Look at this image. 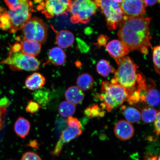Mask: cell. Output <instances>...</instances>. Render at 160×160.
<instances>
[{
	"instance_id": "6da1fadb",
	"label": "cell",
	"mask_w": 160,
	"mask_h": 160,
	"mask_svg": "<svg viewBox=\"0 0 160 160\" xmlns=\"http://www.w3.org/2000/svg\"><path fill=\"white\" fill-rule=\"evenodd\" d=\"M151 18L137 17L128 18L124 16L119 25L118 33L120 40L125 43L130 51H140L147 55L152 46L150 41L149 25Z\"/></svg>"
},
{
	"instance_id": "7a4b0ae2",
	"label": "cell",
	"mask_w": 160,
	"mask_h": 160,
	"mask_svg": "<svg viewBox=\"0 0 160 160\" xmlns=\"http://www.w3.org/2000/svg\"><path fill=\"white\" fill-rule=\"evenodd\" d=\"M115 61L118 69L111 82L119 84L128 96L137 89L138 82L143 75L138 71V67L129 57L125 56Z\"/></svg>"
},
{
	"instance_id": "3957f363",
	"label": "cell",
	"mask_w": 160,
	"mask_h": 160,
	"mask_svg": "<svg viewBox=\"0 0 160 160\" xmlns=\"http://www.w3.org/2000/svg\"><path fill=\"white\" fill-rule=\"evenodd\" d=\"M101 91L99 99L102 102V108L110 112L117 108L127 101L128 94L124 88L118 83H113L104 81L101 84Z\"/></svg>"
},
{
	"instance_id": "277c9868",
	"label": "cell",
	"mask_w": 160,
	"mask_h": 160,
	"mask_svg": "<svg viewBox=\"0 0 160 160\" xmlns=\"http://www.w3.org/2000/svg\"><path fill=\"white\" fill-rule=\"evenodd\" d=\"M7 58L0 62L9 65L13 71H37L39 70L41 62L35 57L24 54L21 51L14 52L11 49Z\"/></svg>"
},
{
	"instance_id": "5b68a950",
	"label": "cell",
	"mask_w": 160,
	"mask_h": 160,
	"mask_svg": "<svg viewBox=\"0 0 160 160\" xmlns=\"http://www.w3.org/2000/svg\"><path fill=\"white\" fill-rule=\"evenodd\" d=\"M94 1L104 15L108 28L110 30L117 29L124 17L119 4L113 0H95Z\"/></svg>"
},
{
	"instance_id": "8992f818",
	"label": "cell",
	"mask_w": 160,
	"mask_h": 160,
	"mask_svg": "<svg viewBox=\"0 0 160 160\" xmlns=\"http://www.w3.org/2000/svg\"><path fill=\"white\" fill-rule=\"evenodd\" d=\"M97 9L93 0H73L70 11L71 21L73 24L88 23Z\"/></svg>"
},
{
	"instance_id": "52a82bcc",
	"label": "cell",
	"mask_w": 160,
	"mask_h": 160,
	"mask_svg": "<svg viewBox=\"0 0 160 160\" xmlns=\"http://www.w3.org/2000/svg\"><path fill=\"white\" fill-rule=\"evenodd\" d=\"M33 12V5L31 0H25L20 8L15 11H7L10 33H14L23 28L31 17Z\"/></svg>"
},
{
	"instance_id": "ba28073f",
	"label": "cell",
	"mask_w": 160,
	"mask_h": 160,
	"mask_svg": "<svg viewBox=\"0 0 160 160\" xmlns=\"http://www.w3.org/2000/svg\"><path fill=\"white\" fill-rule=\"evenodd\" d=\"M22 29L23 39L41 44L45 43L47 41V28L42 20L39 18H30Z\"/></svg>"
},
{
	"instance_id": "9c48e42d",
	"label": "cell",
	"mask_w": 160,
	"mask_h": 160,
	"mask_svg": "<svg viewBox=\"0 0 160 160\" xmlns=\"http://www.w3.org/2000/svg\"><path fill=\"white\" fill-rule=\"evenodd\" d=\"M137 89L140 92V102L152 107L159 106V92L153 80L146 79L144 77L139 81Z\"/></svg>"
},
{
	"instance_id": "30bf717a",
	"label": "cell",
	"mask_w": 160,
	"mask_h": 160,
	"mask_svg": "<svg viewBox=\"0 0 160 160\" xmlns=\"http://www.w3.org/2000/svg\"><path fill=\"white\" fill-rule=\"evenodd\" d=\"M71 0H46L39 4L37 9L47 18L68 15L71 9Z\"/></svg>"
},
{
	"instance_id": "8fae6325",
	"label": "cell",
	"mask_w": 160,
	"mask_h": 160,
	"mask_svg": "<svg viewBox=\"0 0 160 160\" xmlns=\"http://www.w3.org/2000/svg\"><path fill=\"white\" fill-rule=\"evenodd\" d=\"M120 5L124 16L128 18L141 17L147 6L143 0H123Z\"/></svg>"
},
{
	"instance_id": "7c38bea8",
	"label": "cell",
	"mask_w": 160,
	"mask_h": 160,
	"mask_svg": "<svg viewBox=\"0 0 160 160\" xmlns=\"http://www.w3.org/2000/svg\"><path fill=\"white\" fill-rule=\"evenodd\" d=\"M82 132V130L81 128H77L68 126L62 132L59 141L58 142L53 152V154L56 156L58 155L62 148L64 144L69 142L74 139L81 135Z\"/></svg>"
},
{
	"instance_id": "4fadbf2b",
	"label": "cell",
	"mask_w": 160,
	"mask_h": 160,
	"mask_svg": "<svg viewBox=\"0 0 160 160\" xmlns=\"http://www.w3.org/2000/svg\"><path fill=\"white\" fill-rule=\"evenodd\" d=\"M105 47L110 55L115 60L125 57L130 52L125 43L120 40H112L109 42Z\"/></svg>"
},
{
	"instance_id": "5bb4252c",
	"label": "cell",
	"mask_w": 160,
	"mask_h": 160,
	"mask_svg": "<svg viewBox=\"0 0 160 160\" xmlns=\"http://www.w3.org/2000/svg\"><path fill=\"white\" fill-rule=\"evenodd\" d=\"M114 131L118 139L126 141L133 137L135 129L131 123L125 120H122L118 121L116 124Z\"/></svg>"
},
{
	"instance_id": "9a60e30c",
	"label": "cell",
	"mask_w": 160,
	"mask_h": 160,
	"mask_svg": "<svg viewBox=\"0 0 160 160\" xmlns=\"http://www.w3.org/2000/svg\"><path fill=\"white\" fill-rule=\"evenodd\" d=\"M21 52L24 54L35 57L41 50V44L31 40L23 39L21 41Z\"/></svg>"
},
{
	"instance_id": "2e32d148",
	"label": "cell",
	"mask_w": 160,
	"mask_h": 160,
	"mask_svg": "<svg viewBox=\"0 0 160 160\" xmlns=\"http://www.w3.org/2000/svg\"><path fill=\"white\" fill-rule=\"evenodd\" d=\"M66 100L74 105L79 104L84 99V94L82 91L76 86H72L65 92Z\"/></svg>"
},
{
	"instance_id": "e0dca14e",
	"label": "cell",
	"mask_w": 160,
	"mask_h": 160,
	"mask_svg": "<svg viewBox=\"0 0 160 160\" xmlns=\"http://www.w3.org/2000/svg\"><path fill=\"white\" fill-rule=\"evenodd\" d=\"M74 40L73 34L68 30H62L56 36V43L62 48L66 49L71 47Z\"/></svg>"
},
{
	"instance_id": "ac0fdd59",
	"label": "cell",
	"mask_w": 160,
	"mask_h": 160,
	"mask_svg": "<svg viewBox=\"0 0 160 160\" xmlns=\"http://www.w3.org/2000/svg\"><path fill=\"white\" fill-rule=\"evenodd\" d=\"M45 78L41 73H34L28 77L25 82L26 87L32 91L41 88L45 85Z\"/></svg>"
},
{
	"instance_id": "d6986e66",
	"label": "cell",
	"mask_w": 160,
	"mask_h": 160,
	"mask_svg": "<svg viewBox=\"0 0 160 160\" xmlns=\"http://www.w3.org/2000/svg\"><path fill=\"white\" fill-rule=\"evenodd\" d=\"M48 56V62L57 66L63 65L67 59V55L64 51L58 47L53 48L50 50Z\"/></svg>"
},
{
	"instance_id": "ffe728a7",
	"label": "cell",
	"mask_w": 160,
	"mask_h": 160,
	"mask_svg": "<svg viewBox=\"0 0 160 160\" xmlns=\"http://www.w3.org/2000/svg\"><path fill=\"white\" fill-rule=\"evenodd\" d=\"M14 129L18 137L25 139L29 134L31 124L28 120L24 118L20 117L16 121Z\"/></svg>"
},
{
	"instance_id": "44dd1931",
	"label": "cell",
	"mask_w": 160,
	"mask_h": 160,
	"mask_svg": "<svg viewBox=\"0 0 160 160\" xmlns=\"http://www.w3.org/2000/svg\"><path fill=\"white\" fill-rule=\"evenodd\" d=\"M94 81L92 77L87 73L80 75L77 80V87L82 91H87L93 87Z\"/></svg>"
},
{
	"instance_id": "7402d4cb",
	"label": "cell",
	"mask_w": 160,
	"mask_h": 160,
	"mask_svg": "<svg viewBox=\"0 0 160 160\" xmlns=\"http://www.w3.org/2000/svg\"><path fill=\"white\" fill-rule=\"evenodd\" d=\"M124 116L127 121L130 123L139 122L141 119V112L134 108L126 107L122 108Z\"/></svg>"
},
{
	"instance_id": "603a6c76",
	"label": "cell",
	"mask_w": 160,
	"mask_h": 160,
	"mask_svg": "<svg viewBox=\"0 0 160 160\" xmlns=\"http://www.w3.org/2000/svg\"><path fill=\"white\" fill-rule=\"evenodd\" d=\"M158 111L153 107L147 106L144 107L142 110L141 118L146 123H152L155 121Z\"/></svg>"
},
{
	"instance_id": "cb8c5ba5",
	"label": "cell",
	"mask_w": 160,
	"mask_h": 160,
	"mask_svg": "<svg viewBox=\"0 0 160 160\" xmlns=\"http://www.w3.org/2000/svg\"><path fill=\"white\" fill-rule=\"evenodd\" d=\"M76 110L75 105L66 101L62 102L58 108L59 114L65 118L72 117L74 114Z\"/></svg>"
},
{
	"instance_id": "d4e9b609",
	"label": "cell",
	"mask_w": 160,
	"mask_h": 160,
	"mask_svg": "<svg viewBox=\"0 0 160 160\" xmlns=\"http://www.w3.org/2000/svg\"><path fill=\"white\" fill-rule=\"evenodd\" d=\"M97 69L98 72L104 77H107L110 73H114L116 71L109 62L104 59L100 60L98 62Z\"/></svg>"
},
{
	"instance_id": "484cf974",
	"label": "cell",
	"mask_w": 160,
	"mask_h": 160,
	"mask_svg": "<svg viewBox=\"0 0 160 160\" xmlns=\"http://www.w3.org/2000/svg\"><path fill=\"white\" fill-rule=\"evenodd\" d=\"M85 114L90 118L103 117L105 112L97 105L90 106L84 111Z\"/></svg>"
},
{
	"instance_id": "4316f807",
	"label": "cell",
	"mask_w": 160,
	"mask_h": 160,
	"mask_svg": "<svg viewBox=\"0 0 160 160\" xmlns=\"http://www.w3.org/2000/svg\"><path fill=\"white\" fill-rule=\"evenodd\" d=\"M159 46L153 48V60L155 70L157 73H160V51Z\"/></svg>"
},
{
	"instance_id": "83f0119b",
	"label": "cell",
	"mask_w": 160,
	"mask_h": 160,
	"mask_svg": "<svg viewBox=\"0 0 160 160\" xmlns=\"http://www.w3.org/2000/svg\"><path fill=\"white\" fill-rule=\"evenodd\" d=\"M10 10L15 11L21 8L22 4L25 0H4Z\"/></svg>"
},
{
	"instance_id": "f1b7e54d",
	"label": "cell",
	"mask_w": 160,
	"mask_h": 160,
	"mask_svg": "<svg viewBox=\"0 0 160 160\" xmlns=\"http://www.w3.org/2000/svg\"><path fill=\"white\" fill-rule=\"evenodd\" d=\"M21 160H42L40 156L34 152H28L23 154Z\"/></svg>"
},
{
	"instance_id": "f546056e",
	"label": "cell",
	"mask_w": 160,
	"mask_h": 160,
	"mask_svg": "<svg viewBox=\"0 0 160 160\" xmlns=\"http://www.w3.org/2000/svg\"><path fill=\"white\" fill-rule=\"evenodd\" d=\"M39 104L33 101H30L26 108V111L31 113H34L39 109Z\"/></svg>"
},
{
	"instance_id": "4dcf8cb0",
	"label": "cell",
	"mask_w": 160,
	"mask_h": 160,
	"mask_svg": "<svg viewBox=\"0 0 160 160\" xmlns=\"http://www.w3.org/2000/svg\"><path fill=\"white\" fill-rule=\"evenodd\" d=\"M67 122L68 127L77 128H81V123L79 120L76 118L70 117H68Z\"/></svg>"
},
{
	"instance_id": "1f68e13d",
	"label": "cell",
	"mask_w": 160,
	"mask_h": 160,
	"mask_svg": "<svg viewBox=\"0 0 160 160\" xmlns=\"http://www.w3.org/2000/svg\"><path fill=\"white\" fill-rule=\"evenodd\" d=\"M7 109L0 104V131L3 128Z\"/></svg>"
},
{
	"instance_id": "d6a6232c",
	"label": "cell",
	"mask_w": 160,
	"mask_h": 160,
	"mask_svg": "<svg viewBox=\"0 0 160 160\" xmlns=\"http://www.w3.org/2000/svg\"><path fill=\"white\" fill-rule=\"evenodd\" d=\"M160 111H159L154 123V132L157 138L160 134Z\"/></svg>"
},
{
	"instance_id": "836d02e7",
	"label": "cell",
	"mask_w": 160,
	"mask_h": 160,
	"mask_svg": "<svg viewBox=\"0 0 160 160\" xmlns=\"http://www.w3.org/2000/svg\"><path fill=\"white\" fill-rule=\"evenodd\" d=\"M108 39L107 37L103 35H100L98 39V45L99 47L102 46H106L107 45Z\"/></svg>"
},
{
	"instance_id": "e575fe53",
	"label": "cell",
	"mask_w": 160,
	"mask_h": 160,
	"mask_svg": "<svg viewBox=\"0 0 160 160\" xmlns=\"http://www.w3.org/2000/svg\"><path fill=\"white\" fill-rule=\"evenodd\" d=\"M11 49L14 52H17L21 51V43L19 42H16L11 48Z\"/></svg>"
},
{
	"instance_id": "d590c367",
	"label": "cell",
	"mask_w": 160,
	"mask_h": 160,
	"mask_svg": "<svg viewBox=\"0 0 160 160\" xmlns=\"http://www.w3.org/2000/svg\"><path fill=\"white\" fill-rule=\"evenodd\" d=\"M147 6H152L155 4L159 0H143Z\"/></svg>"
},
{
	"instance_id": "8d00e7d4",
	"label": "cell",
	"mask_w": 160,
	"mask_h": 160,
	"mask_svg": "<svg viewBox=\"0 0 160 160\" xmlns=\"http://www.w3.org/2000/svg\"><path fill=\"white\" fill-rule=\"evenodd\" d=\"M46 0H34L35 3L39 4L42 2H44Z\"/></svg>"
},
{
	"instance_id": "74e56055",
	"label": "cell",
	"mask_w": 160,
	"mask_h": 160,
	"mask_svg": "<svg viewBox=\"0 0 160 160\" xmlns=\"http://www.w3.org/2000/svg\"><path fill=\"white\" fill-rule=\"evenodd\" d=\"M76 65H77V67H81V63L80 62L77 61L76 62Z\"/></svg>"
},
{
	"instance_id": "f35d334b",
	"label": "cell",
	"mask_w": 160,
	"mask_h": 160,
	"mask_svg": "<svg viewBox=\"0 0 160 160\" xmlns=\"http://www.w3.org/2000/svg\"><path fill=\"white\" fill-rule=\"evenodd\" d=\"M113 1L120 4V3H121L123 0H113Z\"/></svg>"
},
{
	"instance_id": "ab89813d",
	"label": "cell",
	"mask_w": 160,
	"mask_h": 160,
	"mask_svg": "<svg viewBox=\"0 0 160 160\" xmlns=\"http://www.w3.org/2000/svg\"><path fill=\"white\" fill-rule=\"evenodd\" d=\"M157 160H160V158H159V157H158V158Z\"/></svg>"
},
{
	"instance_id": "60d3db41",
	"label": "cell",
	"mask_w": 160,
	"mask_h": 160,
	"mask_svg": "<svg viewBox=\"0 0 160 160\" xmlns=\"http://www.w3.org/2000/svg\"></svg>"
}]
</instances>
